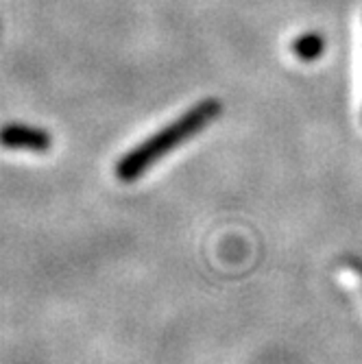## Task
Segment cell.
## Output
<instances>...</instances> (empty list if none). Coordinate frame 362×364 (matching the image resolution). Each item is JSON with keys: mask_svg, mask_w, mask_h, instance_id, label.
Here are the masks:
<instances>
[{"mask_svg": "<svg viewBox=\"0 0 362 364\" xmlns=\"http://www.w3.org/2000/svg\"><path fill=\"white\" fill-rule=\"evenodd\" d=\"M223 105L216 98H206V101L196 103L192 109H188L183 116L173 120L169 127L157 131L155 136L138 144L134 151H129L116 166V175L120 181H136L147 168L157 164L164 155H169L177 146H181L186 140L203 131L218 114Z\"/></svg>", "mask_w": 362, "mask_h": 364, "instance_id": "1", "label": "cell"}, {"mask_svg": "<svg viewBox=\"0 0 362 364\" xmlns=\"http://www.w3.org/2000/svg\"><path fill=\"white\" fill-rule=\"evenodd\" d=\"M347 267L356 273V275H360V279H362V257H347Z\"/></svg>", "mask_w": 362, "mask_h": 364, "instance_id": "4", "label": "cell"}, {"mask_svg": "<svg viewBox=\"0 0 362 364\" xmlns=\"http://www.w3.org/2000/svg\"><path fill=\"white\" fill-rule=\"evenodd\" d=\"M325 48V40L316 33H308V36H299L297 40L292 42V53L297 55L304 61H312L316 59Z\"/></svg>", "mask_w": 362, "mask_h": 364, "instance_id": "3", "label": "cell"}, {"mask_svg": "<svg viewBox=\"0 0 362 364\" xmlns=\"http://www.w3.org/2000/svg\"><path fill=\"white\" fill-rule=\"evenodd\" d=\"M0 146L14 151H33L44 153L50 149V136L44 129H36L28 124H5L0 129Z\"/></svg>", "mask_w": 362, "mask_h": 364, "instance_id": "2", "label": "cell"}]
</instances>
